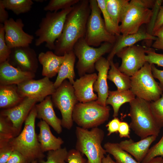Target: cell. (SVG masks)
Segmentation results:
<instances>
[{
    "label": "cell",
    "mask_w": 163,
    "mask_h": 163,
    "mask_svg": "<svg viewBox=\"0 0 163 163\" xmlns=\"http://www.w3.org/2000/svg\"><path fill=\"white\" fill-rule=\"evenodd\" d=\"M90 13L89 0H79L72 6L66 17L62 34L55 42V54L63 56L73 51L76 43L85 37Z\"/></svg>",
    "instance_id": "6da1fadb"
},
{
    "label": "cell",
    "mask_w": 163,
    "mask_h": 163,
    "mask_svg": "<svg viewBox=\"0 0 163 163\" xmlns=\"http://www.w3.org/2000/svg\"><path fill=\"white\" fill-rule=\"evenodd\" d=\"M37 112L35 105L24 122L23 130L9 142L14 150L20 152L31 163L43 159L45 157L38 141L35 130Z\"/></svg>",
    "instance_id": "7a4b0ae2"
},
{
    "label": "cell",
    "mask_w": 163,
    "mask_h": 163,
    "mask_svg": "<svg viewBox=\"0 0 163 163\" xmlns=\"http://www.w3.org/2000/svg\"><path fill=\"white\" fill-rule=\"evenodd\" d=\"M150 102L136 97L129 103V127L141 139L152 135L158 136L160 132L161 129L152 113Z\"/></svg>",
    "instance_id": "3957f363"
},
{
    "label": "cell",
    "mask_w": 163,
    "mask_h": 163,
    "mask_svg": "<svg viewBox=\"0 0 163 163\" xmlns=\"http://www.w3.org/2000/svg\"><path fill=\"white\" fill-rule=\"evenodd\" d=\"M75 134V149L86 156L88 163H102L107 153L102 145L104 130L98 127L89 130L77 126Z\"/></svg>",
    "instance_id": "277c9868"
},
{
    "label": "cell",
    "mask_w": 163,
    "mask_h": 163,
    "mask_svg": "<svg viewBox=\"0 0 163 163\" xmlns=\"http://www.w3.org/2000/svg\"><path fill=\"white\" fill-rule=\"evenodd\" d=\"M155 0H131L127 5L119 27L122 34L137 33L144 24H149Z\"/></svg>",
    "instance_id": "5b68a950"
},
{
    "label": "cell",
    "mask_w": 163,
    "mask_h": 163,
    "mask_svg": "<svg viewBox=\"0 0 163 163\" xmlns=\"http://www.w3.org/2000/svg\"><path fill=\"white\" fill-rule=\"evenodd\" d=\"M72 8V6L57 12L47 11L35 32L37 37L35 40V46H39L46 43V47L54 50L55 42L61 35L66 17Z\"/></svg>",
    "instance_id": "8992f818"
},
{
    "label": "cell",
    "mask_w": 163,
    "mask_h": 163,
    "mask_svg": "<svg viewBox=\"0 0 163 163\" xmlns=\"http://www.w3.org/2000/svg\"><path fill=\"white\" fill-rule=\"evenodd\" d=\"M110 110L109 106L101 105L96 101L78 102L74 108L72 120L78 126L84 129H91L98 127L107 121Z\"/></svg>",
    "instance_id": "52a82bcc"
},
{
    "label": "cell",
    "mask_w": 163,
    "mask_h": 163,
    "mask_svg": "<svg viewBox=\"0 0 163 163\" xmlns=\"http://www.w3.org/2000/svg\"><path fill=\"white\" fill-rule=\"evenodd\" d=\"M113 44L104 42L97 48L89 46L84 38L79 39L74 46L73 50L78 58L76 65L80 77L93 73L96 62L105 54L111 51Z\"/></svg>",
    "instance_id": "ba28073f"
},
{
    "label": "cell",
    "mask_w": 163,
    "mask_h": 163,
    "mask_svg": "<svg viewBox=\"0 0 163 163\" xmlns=\"http://www.w3.org/2000/svg\"><path fill=\"white\" fill-rule=\"evenodd\" d=\"M130 90L136 97L152 102L159 98L163 94L152 75L151 64L147 62L130 77Z\"/></svg>",
    "instance_id": "9c48e42d"
},
{
    "label": "cell",
    "mask_w": 163,
    "mask_h": 163,
    "mask_svg": "<svg viewBox=\"0 0 163 163\" xmlns=\"http://www.w3.org/2000/svg\"><path fill=\"white\" fill-rule=\"evenodd\" d=\"M91 13L88 20L85 40L90 46H98L103 42L114 44L116 36L107 30L97 0H89Z\"/></svg>",
    "instance_id": "30bf717a"
},
{
    "label": "cell",
    "mask_w": 163,
    "mask_h": 163,
    "mask_svg": "<svg viewBox=\"0 0 163 163\" xmlns=\"http://www.w3.org/2000/svg\"><path fill=\"white\" fill-rule=\"evenodd\" d=\"M51 96L53 104L61 112L62 127L70 129L73 125V110L76 104L79 102L72 85L69 81L64 80Z\"/></svg>",
    "instance_id": "8fae6325"
},
{
    "label": "cell",
    "mask_w": 163,
    "mask_h": 163,
    "mask_svg": "<svg viewBox=\"0 0 163 163\" xmlns=\"http://www.w3.org/2000/svg\"><path fill=\"white\" fill-rule=\"evenodd\" d=\"M116 55L122 60L119 70L130 77L135 75L146 62L145 47L139 45L125 48Z\"/></svg>",
    "instance_id": "7c38bea8"
},
{
    "label": "cell",
    "mask_w": 163,
    "mask_h": 163,
    "mask_svg": "<svg viewBox=\"0 0 163 163\" xmlns=\"http://www.w3.org/2000/svg\"><path fill=\"white\" fill-rule=\"evenodd\" d=\"M17 86L18 91L21 97L36 98L40 102L51 95L56 89L54 83L47 77L37 80H29Z\"/></svg>",
    "instance_id": "4fadbf2b"
},
{
    "label": "cell",
    "mask_w": 163,
    "mask_h": 163,
    "mask_svg": "<svg viewBox=\"0 0 163 163\" xmlns=\"http://www.w3.org/2000/svg\"><path fill=\"white\" fill-rule=\"evenodd\" d=\"M3 24L5 42L10 48L29 46L32 43L34 37L24 31V25L21 19L15 20L10 18Z\"/></svg>",
    "instance_id": "5bb4252c"
},
{
    "label": "cell",
    "mask_w": 163,
    "mask_h": 163,
    "mask_svg": "<svg viewBox=\"0 0 163 163\" xmlns=\"http://www.w3.org/2000/svg\"><path fill=\"white\" fill-rule=\"evenodd\" d=\"M7 61L13 66L24 71L35 73L38 67L36 53L30 46L11 49Z\"/></svg>",
    "instance_id": "9a60e30c"
},
{
    "label": "cell",
    "mask_w": 163,
    "mask_h": 163,
    "mask_svg": "<svg viewBox=\"0 0 163 163\" xmlns=\"http://www.w3.org/2000/svg\"><path fill=\"white\" fill-rule=\"evenodd\" d=\"M39 102V100L36 98L25 97L17 105L2 109L0 115L6 117L10 121L18 135L31 110L36 103Z\"/></svg>",
    "instance_id": "2e32d148"
},
{
    "label": "cell",
    "mask_w": 163,
    "mask_h": 163,
    "mask_svg": "<svg viewBox=\"0 0 163 163\" xmlns=\"http://www.w3.org/2000/svg\"><path fill=\"white\" fill-rule=\"evenodd\" d=\"M110 67V61L102 57L95 63V69L98 72L97 78L93 85L94 91L97 92V102L103 106H106V102L109 90L107 83V75Z\"/></svg>",
    "instance_id": "e0dca14e"
},
{
    "label": "cell",
    "mask_w": 163,
    "mask_h": 163,
    "mask_svg": "<svg viewBox=\"0 0 163 163\" xmlns=\"http://www.w3.org/2000/svg\"><path fill=\"white\" fill-rule=\"evenodd\" d=\"M97 77L95 73L87 74L75 81L72 85L79 102L86 103L97 100V95L94 92L93 89Z\"/></svg>",
    "instance_id": "ac0fdd59"
},
{
    "label": "cell",
    "mask_w": 163,
    "mask_h": 163,
    "mask_svg": "<svg viewBox=\"0 0 163 163\" xmlns=\"http://www.w3.org/2000/svg\"><path fill=\"white\" fill-rule=\"evenodd\" d=\"M35 76V73L23 71L13 66L7 61L0 63V85H17L33 79Z\"/></svg>",
    "instance_id": "d6986e66"
},
{
    "label": "cell",
    "mask_w": 163,
    "mask_h": 163,
    "mask_svg": "<svg viewBox=\"0 0 163 163\" xmlns=\"http://www.w3.org/2000/svg\"><path fill=\"white\" fill-rule=\"evenodd\" d=\"M37 118L42 120L51 126L58 134L62 132L61 120L56 114L53 109L51 95L46 97L43 100L35 105Z\"/></svg>",
    "instance_id": "ffe728a7"
},
{
    "label": "cell",
    "mask_w": 163,
    "mask_h": 163,
    "mask_svg": "<svg viewBox=\"0 0 163 163\" xmlns=\"http://www.w3.org/2000/svg\"><path fill=\"white\" fill-rule=\"evenodd\" d=\"M116 40L113 48L108 55L107 59L109 61L113 60L115 55L120 50L126 47L134 45L142 40H155L156 37L145 30H139L136 33L122 34L116 36Z\"/></svg>",
    "instance_id": "44dd1931"
},
{
    "label": "cell",
    "mask_w": 163,
    "mask_h": 163,
    "mask_svg": "<svg viewBox=\"0 0 163 163\" xmlns=\"http://www.w3.org/2000/svg\"><path fill=\"white\" fill-rule=\"evenodd\" d=\"M157 136H149L140 141L135 142L132 139L125 140L120 142V147L133 156L138 162L141 163L146 156L152 143Z\"/></svg>",
    "instance_id": "7402d4cb"
},
{
    "label": "cell",
    "mask_w": 163,
    "mask_h": 163,
    "mask_svg": "<svg viewBox=\"0 0 163 163\" xmlns=\"http://www.w3.org/2000/svg\"><path fill=\"white\" fill-rule=\"evenodd\" d=\"M39 129L37 138L42 152L44 153L61 148L64 142L60 137H57L52 133L49 125L40 120L37 124Z\"/></svg>",
    "instance_id": "603a6c76"
},
{
    "label": "cell",
    "mask_w": 163,
    "mask_h": 163,
    "mask_svg": "<svg viewBox=\"0 0 163 163\" xmlns=\"http://www.w3.org/2000/svg\"><path fill=\"white\" fill-rule=\"evenodd\" d=\"M38 58L42 66V75L50 78L58 74L64 56H58L53 52L48 51L40 53Z\"/></svg>",
    "instance_id": "cb8c5ba5"
},
{
    "label": "cell",
    "mask_w": 163,
    "mask_h": 163,
    "mask_svg": "<svg viewBox=\"0 0 163 163\" xmlns=\"http://www.w3.org/2000/svg\"><path fill=\"white\" fill-rule=\"evenodd\" d=\"M64 59L58 73L54 83L56 89L66 79L73 85L75 81V74L74 65L76 56L73 51L66 53Z\"/></svg>",
    "instance_id": "d4e9b609"
},
{
    "label": "cell",
    "mask_w": 163,
    "mask_h": 163,
    "mask_svg": "<svg viewBox=\"0 0 163 163\" xmlns=\"http://www.w3.org/2000/svg\"><path fill=\"white\" fill-rule=\"evenodd\" d=\"M136 97L130 89L122 91H109L106 104V105L111 106L113 110V116L114 118L117 117L121 106L126 103H129Z\"/></svg>",
    "instance_id": "484cf974"
},
{
    "label": "cell",
    "mask_w": 163,
    "mask_h": 163,
    "mask_svg": "<svg viewBox=\"0 0 163 163\" xmlns=\"http://www.w3.org/2000/svg\"><path fill=\"white\" fill-rule=\"evenodd\" d=\"M24 98L19 94L17 85H0L1 109L12 107L20 103Z\"/></svg>",
    "instance_id": "4316f807"
},
{
    "label": "cell",
    "mask_w": 163,
    "mask_h": 163,
    "mask_svg": "<svg viewBox=\"0 0 163 163\" xmlns=\"http://www.w3.org/2000/svg\"><path fill=\"white\" fill-rule=\"evenodd\" d=\"M109 61L110 68L108 72L107 79L114 84L118 90H130V77L121 72L119 69L117 64L114 63L113 60Z\"/></svg>",
    "instance_id": "83f0119b"
},
{
    "label": "cell",
    "mask_w": 163,
    "mask_h": 163,
    "mask_svg": "<svg viewBox=\"0 0 163 163\" xmlns=\"http://www.w3.org/2000/svg\"><path fill=\"white\" fill-rule=\"evenodd\" d=\"M129 1V0H105L106 10L113 22L118 26Z\"/></svg>",
    "instance_id": "f1b7e54d"
},
{
    "label": "cell",
    "mask_w": 163,
    "mask_h": 163,
    "mask_svg": "<svg viewBox=\"0 0 163 163\" xmlns=\"http://www.w3.org/2000/svg\"><path fill=\"white\" fill-rule=\"evenodd\" d=\"M103 147L107 153L113 156L117 163H140L123 149L119 143L108 142L104 144Z\"/></svg>",
    "instance_id": "f546056e"
},
{
    "label": "cell",
    "mask_w": 163,
    "mask_h": 163,
    "mask_svg": "<svg viewBox=\"0 0 163 163\" xmlns=\"http://www.w3.org/2000/svg\"><path fill=\"white\" fill-rule=\"evenodd\" d=\"M6 9L18 15L30 11L34 4L32 0H0Z\"/></svg>",
    "instance_id": "4dcf8cb0"
},
{
    "label": "cell",
    "mask_w": 163,
    "mask_h": 163,
    "mask_svg": "<svg viewBox=\"0 0 163 163\" xmlns=\"http://www.w3.org/2000/svg\"><path fill=\"white\" fill-rule=\"evenodd\" d=\"M18 135L10 121L6 117L0 115V146L8 143Z\"/></svg>",
    "instance_id": "1f68e13d"
},
{
    "label": "cell",
    "mask_w": 163,
    "mask_h": 163,
    "mask_svg": "<svg viewBox=\"0 0 163 163\" xmlns=\"http://www.w3.org/2000/svg\"><path fill=\"white\" fill-rule=\"evenodd\" d=\"M97 1L103 14L107 31L111 34L116 36L120 35L119 26L115 24L106 10L105 0H97Z\"/></svg>",
    "instance_id": "d6a6232c"
},
{
    "label": "cell",
    "mask_w": 163,
    "mask_h": 163,
    "mask_svg": "<svg viewBox=\"0 0 163 163\" xmlns=\"http://www.w3.org/2000/svg\"><path fill=\"white\" fill-rule=\"evenodd\" d=\"M68 151L66 147L48 152L46 160L40 161V163H66Z\"/></svg>",
    "instance_id": "836d02e7"
},
{
    "label": "cell",
    "mask_w": 163,
    "mask_h": 163,
    "mask_svg": "<svg viewBox=\"0 0 163 163\" xmlns=\"http://www.w3.org/2000/svg\"><path fill=\"white\" fill-rule=\"evenodd\" d=\"M79 0H51L45 6V11L57 12L60 10H64L71 8L77 4Z\"/></svg>",
    "instance_id": "e575fe53"
},
{
    "label": "cell",
    "mask_w": 163,
    "mask_h": 163,
    "mask_svg": "<svg viewBox=\"0 0 163 163\" xmlns=\"http://www.w3.org/2000/svg\"><path fill=\"white\" fill-rule=\"evenodd\" d=\"M150 106L157 124L160 129L163 127V94L158 99L150 102Z\"/></svg>",
    "instance_id": "d590c367"
},
{
    "label": "cell",
    "mask_w": 163,
    "mask_h": 163,
    "mask_svg": "<svg viewBox=\"0 0 163 163\" xmlns=\"http://www.w3.org/2000/svg\"><path fill=\"white\" fill-rule=\"evenodd\" d=\"M11 49L6 43L3 24H0V63L7 61L11 52Z\"/></svg>",
    "instance_id": "8d00e7d4"
},
{
    "label": "cell",
    "mask_w": 163,
    "mask_h": 163,
    "mask_svg": "<svg viewBox=\"0 0 163 163\" xmlns=\"http://www.w3.org/2000/svg\"><path fill=\"white\" fill-rule=\"evenodd\" d=\"M158 156L163 157V134L158 142L149 149L141 163H148L152 159Z\"/></svg>",
    "instance_id": "74e56055"
},
{
    "label": "cell",
    "mask_w": 163,
    "mask_h": 163,
    "mask_svg": "<svg viewBox=\"0 0 163 163\" xmlns=\"http://www.w3.org/2000/svg\"><path fill=\"white\" fill-rule=\"evenodd\" d=\"M145 49L146 62L151 64H156L163 67V54L156 53L153 48L145 47Z\"/></svg>",
    "instance_id": "f35d334b"
},
{
    "label": "cell",
    "mask_w": 163,
    "mask_h": 163,
    "mask_svg": "<svg viewBox=\"0 0 163 163\" xmlns=\"http://www.w3.org/2000/svg\"><path fill=\"white\" fill-rule=\"evenodd\" d=\"M66 161L68 163H88L83 154L75 149L68 151Z\"/></svg>",
    "instance_id": "ab89813d"
},
{
    "label": "cell",
    "mask_w": 163,
    "mask_h": 163,
    "mask_svg": "<svg viewBox=\"0 0 163 163\" xmlns=\"http://www.w3.org/2000/svg\"><path fill=\"white\" fill-rule=\"evenodd\" d=\"M14 150L9 143L0 146V163H6Z\"/></svg>",
    "instance_id": "60d3db41"
},
{
    "label": "cell",
    "mask_w": 163,
    "mask_h": 163,
    "mask_svg": "<svg viewBox=\"0 0 163 163\" xmlns=\"http://www.w3.org/2000/svg\"><path fill=\"white\" fill-rule=\"evenodd\" d=\"M153 35L156 38L152 44V46L154 49L163 51V25L155 32Z\"/></svg>",
    "instance_id": "b9f144b4"
},
{
    "label": "cell",
    "mask_w": 163,
    "mask_h": 163,
    "mask_svg": "<svg viewBox=\"0 0 163 163\" xmlns=\"http://www.w3.org/2000/svg\"><path fill=\"white\" fill-rule=\"evenodd\" d=\"M6 163H31L22 154L14 150Z\"/></svg>",
    "instance_id": "7bdbcfd3"
},
{
    "label": "cell",
    "mask_w": 163,
    "mask_h": 163,
    "mask_svg": "<svg viewBox=\"0 0 163 163\" xmlns=\"http://www.w3.org/2000/svg\"><path fill=\"white\" fill-rule=\"evenodd\" d=\"M120 122L121 121L118 118L115 117L108 123L106 125V126L107 127L108 136L118 132Z\"/></svg>",
    "instance_id": "ee69618b"
},
{
    "label": "cell",
    "mask_w": 163,
    "mask_h": 163,
    "mask_svg": "<svg viewBox=\"0 0 163 163\" xmlns=\"http://www.w3.org/2000/svg\"><path fill=\"white\" fill-rule=\"evenodd\" d=\"M130 129L129 125L127 122H121L118 131L120 137L130 138Z\"/></svg>",
    "instance_id": "f6af8a7d"
},
{
    "label": "cell",
    "mask_w": 163,
    "mask_h": 163,
    "mask_svg": "<svg viewBox=\"0 0 163 163\" xmlns=\"http://www.w3.org/2000/svg\"><path fill=\"white\" fill-rule=\"evenodd\" d=\"M152 72L154 77L159 81V85L163 91V70L157 69L154 64H151Z\"/></svg>",
    "instance_id": "bcb514c9"
},
{
    "label": "cell",
    "mask_w": 163,
    "mask_h": 163,
    "mask_svg": "<svg viewBox=\"0 0 163 163\" xmlns=\"http://www.w3.org/2000/svg\"><path fill=\"white\" fill-rule=\"evenodd\" d=\"M163 25V6L159 8L157 17L153 27L152 34Z\"/></svg>",
    "instance_id": "7dc6e473"
},
{
    "label": "cell",
    "mask_w": 163,
    "mask_h": 163,
    "mask_svg": "<svg viewBox=\"0 0 163 163\" xmlns=\"http://www.w3.org/2000/svg\"><path fill=\"white\" fill-rule=\"evenodd\" d=\"M9 15L6 9L0 1V23L3 24L9 19Z\"/></svg>",
    "instance_id": "c3c4849f"
},
{
    "label": "cell",
    "mask_w": 163,
    "mask_h": 163,
    "mask_svg": "<svg viewBox=\"0 0 163 163\" xmlns=\"http://www.w3.org/2000/svg\"><path fill=\"white\" fill-rule=\"evenodd\" d=\"M102 163H117V162L112 159L110 155L108 154L103 158Z\"/></svg>",
    "instance_id": "681fc988"
},
{
    "label": "cell",
    "mask_w": 163,
    "mask_h": 163,
    "mask_svg": "<svg viewBox=\"0 0 163 163\" xmlns=\"http://www.w3.org/2000/svg\"><path fill=\"white\" fill-rule=\"evenodd\" d=\"M148 163H163V158L160 156L157 157L152 159Z\"/></svg>",
    "instance_id": "f907efd6"
},
{
    "label": "cell",
    "mask_w": 163,
    "mask_h": 163,
    "mask_svg": "<svg viewBox=\"0 0 163 163\" xmlns=\"http://www.w3.org/2000/svg\"><path fill=\"white\" fill-rule=\"evenodd\" d=\"M36 2H43L44 0H34Z\"/></svg>",
    "instance_id": "816d5d0a"
},
{
    "label": "cell",
    "mask_w": 163,
    "mask_h": 163,
    "mask_svg": "<svg viewBox=\"0 0 163 163\" xmlns=\"http://www.w3.org/2000/svg\"><path fill=\"white\" fill-rule=\"evenodd\" d=\"M163 5L162 6H163V1H162V5Z\"/></svg>",
    "instance_id": "f5cc1de1"
},
{
    "label": "cell",
    "mask_w": 163,
    "mask_h": 163,
    "mask_svg": "<svg viewBox=\"0 0 163 163\" xmlns=\"http://www.w3.org/2000/svg\"><path fill=\"white\" fill-rule=\"evenodd\" d=\"M37 163V162H33V163L32 162V163Z\"/></svg>",
    "instance_id": "db71d44e"
},
{
    "label": "cell",
    "mask_w": 163,
    "mask_h": 163,
    "mask_svg": "<svg viewBox=\"0 0 163 163\" xmlns=\"http://www.w3.org/2000/svg\"></svg>",
    "instance_id": "11a10c76"
}]
</instances>
